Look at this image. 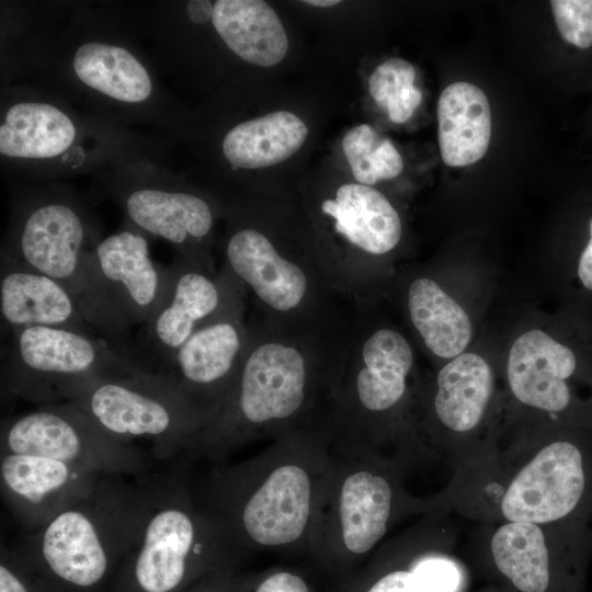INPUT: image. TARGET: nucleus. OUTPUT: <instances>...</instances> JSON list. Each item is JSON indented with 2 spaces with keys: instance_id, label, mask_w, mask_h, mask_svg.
Here are the masks:
<instances>
[{
  "instance_id": "f257e3e1",
  "label": "nucleus",
  "mask_w": 592,
  "mask_h": 592,
  "mask_svg": "<svg viewBox=\"0 0 592 592\" xmlns=\"http://www.w3.org/2000/svg\"><path fill=\"white\" fill-rule=\"evenodd\" d=\"M237 379L190 441L183 459L223 463L257 441H274L323 418L344 353L350 309L297 323L253 317Z\"/></svg>"
},
{
  "instance_id": "f03ea898",
  "label": "nucleus",
  "mask_w": 592,
  "mask_h": 592,
  "mask_svg": "<svg viewBox=\"0 0 592 592\" xmlns=\"http://www.w3.org/2000/svg\"><path fill=\"white\" fill-rule=\"evenodd\" d=\"M26 82L114 124L151 128L171 143L186 132L183 110L121 1H77Z\"/></svg>"
},
{
  "instance_id": "7ed1b4c3",
  "label": "nucleus",
  "mask_w": 592,
  "mask_h": 592,
  "mask_svg": "<svg viewBox=\"0 0 592 592\" xmlns=\"http://www.w3.org/2000/svg\"><path fill=\"white\" fill-rule=\"evenodd\" d=\"M325 419L285 434L236 464H213L191 481L195 501L221 527L238 558L308 551L331 469Z\"/></svg>"
},
{
  "instance_id": "20e7f679",
  "label": "nucleus",
  "mask_w": 592,
  "mask_h": 592,
  "mask_svg": "<svg viewBox=\"0 0 592 592\" xmlns=\"http://www.w3.org/2000/svg\"><path fill=\"white\" fill-rule=\"evenodd\" d=\"M423 383L414 348L374 305L350 306V327L325 418L332 443L376 452L407 466L423 455L418 419Z\"/></svg>"
},
{
  "instance_id": "39448f33",
  "label": "nucleus",
  "mask_w": 592,
  "mask_h": 592,
  "mask_svg": "<svg viewBox=\"0 0 592 592\" xmlns=\"http://www.w3.org/2000/svg\"><path fill=\"white\" fill-rule=\"evenodd\" d=\"M449 506L491 523H592V428L521 433L454 476Z\"/></svg>"
},
{
  "instance_id": "423d86ee",
  "label": "nucleus",
  "mask_w": 592,
  "mask_h": 592,
  "mask_svg": "<svg viewBox=\"0 0 592 592\" xmlns=\"http://www.w3.org/2000/svg\"><path fill=\"white\" fill-rule=\"evenodd\" d=\"M171 141L114 124L30 82L0 87L2 174L25 184L93 177L125 161L163 162Z\"/></svg>"
},
{
  "instance_id": "0eeeda50",
  "label": "nucleus",
  "mask_w": 592,
  "mask_h": 592,
  "mask_svg": "<svg viewBox=\"0 0 592 592\" xmlns=\"http://www.w3.org/2000/svg\"><path fill=\"white\" fill-rule=\"evenodd\" d=\"M100 225L72 186L55 181L24 184L11 200L0 257L32 267L62 284L102 338L126 346L128 327L107 303L94 273Z\"/></svg>"
},
{
  "instance_id": "6e6552de",
  "label": "nucleus",
  "mask_w": 592,
  "mask_h": 592,
  "mask_svg": "<svg viewBox=\"0 0 592 592\" xmlns=\"http://www.w3.org/2000/svg\"><path fill=\"white\" fill-rule=\"evenodd\" d=\"M150 475H102L92 492L15 547L61 592H109L150 503Z\"/></svg>"
},
{
  "instance_id": "1a4fd4ad",
  "label": "nucleus",
  "mask_w": 592,
  "mask_h": 592,
  "mask_svg": "<svg viewBox=\"0 0 592 592\" xmlns=\"http://www.w3.org/2000/svg\"><path fill=\"white\" fill-rule=\"evenodd\" d=\"M331 469L317 510L308 551L337 568L373 551L407 516L434 511L433 499L405 487L409 466L354 445L331 444Z\"/></svg>"
},
{
  "instance_id": "9d476101",
  "label": "nucleus",
  "mask_w": 592,
  "mask_h": 592,
  "mask_svg": "<svg viewBox=\"0 0 592 592\" xmlns=\"http://www.w3.org/2000/svg\"><path fill=\"white\" fill-rule=\"evenodd\" d=\"M150 475V503L140 533L109 592H184L239 559L220 525L195 501L187 465Z\"/></svg>"
},
{
  "instance_id": "9b49d317",
  "label": "nucleus",
  "mask_w": 592,
  "mask_h": 592,
  "mask_svg": "<svg viewBox=\"0 0 592 592\" xmlns=\"http://www.w3.org/2000/svg\"><path fill=\"white\" fill-rule=\"evenodd\" d=\"M505 382L512 406L531 418L524 432L592 428V333L573 319L556 332L520 333Z\"/></svg>"
},
{
  "instance_id": "f8f14e48",
  "label": "nucleus",
  "mask_w": 592,
  "mask_h": 592,
  "mask_svg": "<svg viewBox=\"0 0 592 592\" xmlns=\"http://www.w3.org/2000/svg\"><path fill=\"white\" fill-rule=\"evenodd\" d=\"M229 215L224 266L251 297L253 318L270 323H297L343 308L316 247L287 248L239 212Z\"/></svg>"
},
{
  "instance_id": "ddd939ff",
  "label": "nucleus",
  "mask_w": 592,
  "mask_h": 592,
  "mask_svg": "<svg viewBox=\"0 0 592 592\" xmlns=\"http://www.w3.org/2000/svg\"><path fill=\"white\" fill-rule=\"evenodd\" d=\"M8 333L0 368L5 397L41 406L65 402L95 378L147 369L132 352L95 334L54 327Z\"/></svg>"
},
{
  "instance_id": "4468645a",
  "label": "nucleus",
  "mask_w": 592,
  "mask_h": 592,
  "mask_svg": "<svg viewBox=\"0 0 592 592\" xmlns=\"http://www.w3.org/2000/svg\"><path fill=\"white\" fill-rule=\"evenodd\" d=\"M319 212L335 239L318 250L333 292L349 306L375 305L402 238L398 210L377 189L345 183L320 202Z\"/></svg>"
},
{
  "instance_id": "2eb2a0df",
  "label": "nucleus",
  "mask_w": 592,
  "mask_h": 592,
  "mask_svg": "<svg viewBox=\"0 0 592 592\" xmlns=\"http://www.w3.org/2000/svg\"><path fill=\"white\" fill-rule=\"evenodd\" d=\"M93 180L95 194L116 204L125 223L148 238L166 240L177 255L215 267L210 242L218 206L163 162L129 160Z\"/></svg>"
},
{
  "instance_id": "dca6fc26",
  "label": "nucleus",
  "mask_w": 592,
  "mask_h": 592,
  "mask_svg": "<svg viewBox=\"0 0 592 592\" xmlns=\"http://www.w3.org/2000/svg\"><path fill=\"white\" fill-rule=\"evenodd\" d=\"M496 376L481 354L466 351L423 383L418 436L423 455L448 462L463 471L498 447L493 429L498 406Z\"/></svg>"
},
{
  "instance_id": "f3484780",
  "label": "nucleus",
  "mask_w": 592,
  "mask_h": 592,
  "mask_svg": "<svg viewBox=\"0 0 592 592\" xmlns=\"http://www.w3.org/2000/svg\"><path fill=\"white\" fill-rule=\"evenodd\" d=\"M111 435L145 440L158 460L183 454L203 417L164 375L148 369L95 378L69 401Z\"/></svg>"
},
{
  "instance_id": "a211bd4d",
  "label": "nucleus",
  "mask_w": 592,
  "mask_h": 592,
  "mask_svg": "<svg viewBox=\"0 0 592 592\" xmlns=\"http://www.w3.org/2000/svg\"><path fill=\"white\" fill-rule=\"evenodd\" d=\"M0 454L44 456L99 475L137 478L151 473L153 458L150 452L111 435L67 401L3 419Z\"/></svg>"
},
{
  "instance_id": "6ab92c4d",
  "label": "nucleus",
  "mask_w": 592,
  "mask_h": 592,
  "mask_svg": "<svg viewBox=\"0 0 592 592\" xmlns=\"http://www.w3.org/2000/svg\"><path fill=\"white\" fill-rule=\"evenodd\" d=\"M168 269L164 295L133 351L136 360L155 373L164 369L196 330L248 298L244 287L224 265L217 270L175 254Z\"/></svg>"
},
{
  "instance_id": "aec40b11",
  "label": "nucleus",
  "mask_w": 592,
  "mask_h": 592,
  "mask_svg": "<svg viewBox=\"0 0 592 592\" xmlns=\"http://www.w3.org/2000/svg\"><path fill=\"white\" fill-rule=\"evenodd\" d=\"M246 300L196 330L159 373L198 410L203 424L227 397L248 350L252 322Z\"/></svg>"
},
{
  "instance_id": "412c9836",
  "label": "nucleus",
  "mask_w": 592,
  "mask_h": 592,
  "mask_svg": "<svg viewBox=\"0 0 592 592\" xmlns=\"http://www.w3.org/2000/svg\"><path fill=\"white\" fill-rule=\"evenodd\" d=\"M488 544L494 567L519 592H548L558 567L578 569L592 553V525L502 522Z\"/></svg>"
},
{
  "instance_id": "4be33fe9",
  "label": "nucleus",
  "mask_w": 592,
  "mask_h": 592,
  "mask_svg": "<svg viewBox=\"0 0 592 592\" xmlns=\"http://www.w3.org/2000/svg\"><path fill=\"white\" fill-rule=\"evenodd\" d=\"M101 476L49 457L0 454L1 498L24 533L89 496Z\"/></svg>"
},
{
  "instance_id": "5701e85b",
  "label": "nucleus",
  "mask_w": 592,
  "mask_h": 592,
  "mask_svg": "<svg viewBox=\"0 0 592 592\" xmlns=\"http://www.w3.org/2000/svg\"><path fill=\"white\" fill-rule=\"evenodd\" d=\"M98 283L118 319L126 326L145 325L160 304L169 278L168 265L150 255L148 237L123 221L95 247Z\"/></svg>"
},
{
  "instance_id": "b1692460",
  "label": "nucleus",
  "mask_w": 592,
  "mask_h": 592,
  "mask_svg": "<svg viewBox=\"0 0 592 592\" xmlns=\"http://www.w3.org/2000/svg\"><path fill=\"white\" fill-rule=\"evenodd\" d=\"M0 312L2 328L8 332L54 327L99 333L62 284L3 257H0Z\"/></svg>"
},
{
  "instance_id": "393cba45",
  "label": "nucleus",
  "mask_w": 592,
  "mask_h": 592,
  "mask_svg": "<svg viewBox=\"0 0 592 592\" xmlns=\"http://www.w3.org/2000/svg\"><path fill=\"white\" fill-rule=\"evenodd\" d=\"M77 1L0 2V83L26 82L59 36Z\"/></svg>"
},
{
  "instance_id": "a878e982",
  "label": "nucleus",
  "mask_w": 592,
  "mask_h": 592,
  "mask_svg": "<svg viewBox=\"0 0 592 592\" xmlns=\"http://www.w3.org/2000/svg\"><path fill=\"white\" fill-rule=\"evenodd\" d=\"M179 4L191 19L207 22L224 47L242 61L270 67L287 53L284 25L265 1L216 0L196 9Z\"/></svg>"
},
{
  "instance_id": "bb28decb",
  "label": "nucleus",
  "mask_w": 592,
  "mask_h": 592,
  "mask_svg": "<svg viewBox=\"0 0 592 592\" xmlns=\"http://www.w3.org/2000/svg\"><path fill=\"white\" fill-rule=\"evenodd\" d=\"M401 303L410 328L430 355L446 362L467 351L474 333L471 319L433 276H408Z\"/></svg>"
},
{
  "instance_id": "cd10ccee",
  "label": "nucleus",
  "mask_w": 592,
  "mask_h": 592,
  "mask_svg": "<svg viewBox=\"0 0 592 592\" xmlns=\"http://www.w3.org/2000/svg\"><path fill=\"white\" fill-rule=\"evenodd\" d=\"M308 127L294 113L275 111L230 125L219 150L230 171H248L281 163L304 145Z\"/></svg>"
},
{
  "instance_id": "c85d7f7f",
  "label": "nucleus",
  "mask_w": 592,
  "mask_h": 592,
  "mask_svg": "<svg viewBox=\"0 0 592 592\" xmlns=\"http://www.w3.org/2000/svg\"><path fill=\"white\" fill-rule=\"evenodd\" d=\"M439 145L445 164L465 167L480 160L491 138V111L477 86H447L437 103Z\"/></svg>"
},
{
  "instance_id": "c756f323",
  "label": "nucleus",
  "mask_w": 592,
  "mask_h": 592,
  "mask_svg": "<svg viewBox=\"0 0 592 592\" xmlns=\"http://www.w3.org/2000/svg\"><path fill=\"white\" fill-rule=\"evenodd\" d=\"M342 148L356 183L373 186L398 177L403 169L392 141L368 124L352 127L342 139Z\"/></svg>"
},
{
  "instance_id": "7c9ffc66",
  "label": "nucleus",
  "mask_w": 592,
  "mask_h": 592,
  "mask_svg": "<svg viewBox=\"0 0 592 592\" xmlns=\"http://www.w3.org/2000/svg\"><path fill=\"white\" fill-rule=\"evenodd\" d=\"M433 535L424 527L413 528L411 569L422 592H460L464 569L448 555L435 550Z\"/></svg>"
},
{
  "instance_id": "2f4dec72",
  "label": "nucleus",
  "mask_w": 592,
  "mask_h": 592,
  "mask_svg": "<svg viewBox=\"0 0 592 592\" xmlns=\"http://www.w3.org/2000/svg\"><path fill=\"white\" fill-rule=\"evenodd\" d=\"M588 238L565 267V284L573 320L592 333V216Z\"/></svg>"
},
{
  "instance_id": "473e14b6",
  "label": "nucleus",
  "mask_w": 592,
  "mask_h": 592,
  "mask_svg": "<svg viewBox=\"0 0 592 592\" xmlns=\"http://www.w3.org/2000/svg\"><path fill=\"white\" fill-rule=\"evenodd\" d=\"M0 592H61L37 572L16 547L1 544Z\"/></svg>"
},
{
  "instance_id": "72a5a7b5",
  "label": "nucleus",
  "mask_w": 592,
  "mask_h": 592,
  "mask_svg": "<svg viewBox=\"0 0 592 592\" xmlns=\"http://www.w3.org/2000/svg\"><path fill=\"white\" fill-rule=\"evenodd\" d=\"M550 7L566 42L579 48L592 46V0H553Z\"/></svg>"
},
{
  "instance_id": "f704fd0d",
  "label": "nucleus",
  "mask_w": 592,
  "mask_h": 592,
  "mask_svg": "<svg viewBox=\"0 0 592 592\" xmlns=\"http://www.w3.org/2000/svg\"><path fill=\"white\" fill-rule=\"evenodd\" d=\"M415 70L402 58H390L380 64L368 80V90L374 101L385 107L388 101L414 86Z\"/></svg>"
},
{
  "instance_id": "c9c22d12",
  "label": "nucleus",
  "mask_w": 592,
  "mask_h": 592,
  "mask_svg": "<svg viewBox=\"0 0 592 592\" xmlns=\"http://www.w3.org/2000/svg\"><path fill=\"white\" fill-rule=\"evenodd\" d=\"M239 592H312L305 577L277 568L250 578L237 577Z\"/></svg>"
},
{
  "instance_id": "e433bc0d",
  "label": "nucleus",
  "mask_w": 592,
  "mask_h": 592,
  "mask_svg": "<svg viewBox=\"0 0 592 592\" xmlns=\"http://www.w3.org/2000/svg\"><path fill=\"white\" fill-rule=\"evenodd\" d=\"M407 536V563L406 566L384 569L373 578L362 592H422L419 582L411 569V551L413 544V528L406 533Z\"/></svg>"
},
{
  "instance_id": "4c0bfd02",
  "label": "nucleus",
  "mask_w": 592,
  "mask_h": 592,
  "mask_svg": "<svg viewBox=\"0 0 592 592\" xmlns=\"http://www.w3.org/2000/svg\"><path fill=\"white\" fill-rule=\"evenodd\" d=\"M421 92L414 86L405 90L400 95L388 101L386 109L391 122L396 124L406 123L421 103Z\"/></svg>"
},
{
  "instance_id": "58836bf2",
  "label": "nucleus",
  "mask_w": 592,
  "mask_h": 592,
  "mask_svg": "<svg viewBox=\"0 0 592 592\" xmlns=\"http://www.w3.org/2000/svg\"><path fill=\"white\" fill-rule=\"evenodd\" d=\"M184 592H239L234 567L223 568L207 574Z\"/></svg>"
},
{
  "instance_id": "ea45409f",
  "label": "nucleus",
  "mask_w": 592,
  "mask_h": 592,
  "mask_svg": "<svg viewBox=\"0 0 592 592\" xmlns=\"http://www.w3.org/2000/svg\"><path fill=\"white\" fill-rule=\"evenodd\" d=\"M340 2L341 1H338V0H308V1H304V3H306V4H310V5H314V7H321V8L332 7V5L339 4Z\"/></svg>"
}]
</instances>
